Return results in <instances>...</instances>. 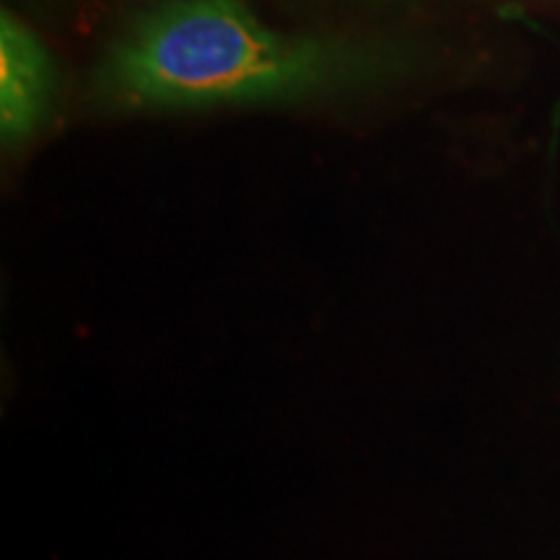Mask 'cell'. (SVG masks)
I'll use <instances>...</instances> for the list:
<instances>
[{
  "mask_svg": "<svg viewBox=\"0 0 560 560\" xmlns=\"http://www.w3.org/2000/svg\"><path fill=\"white\" fill-rule=\"evenodd\" d=\"M50 96V60L37 37L3 13L0 21V130L5 140L30 136Z\"/></svg>",
  "mask_w": 560,
  "mask_h": 560,
  "instance_id": "7a4b0ae2",
  "label": "cell"
},
{
  "mask_svg": "<svg viewBox=\"0 0 560 560\" xmlns=\"http://www.w3.org/2000/svg\"><path fill=\"white\" fill-rule=\"evenodd\" d=\"M325 50L280 37L236 0H177L145 19L109 62L112 86L132 104L268 100L317 86Z\"/></svg>",
  "mask_w": 560,
  "mask_h": 560,
  "instance_id": "6da1fadb",
  "label": "cell"
}]
</instances>
